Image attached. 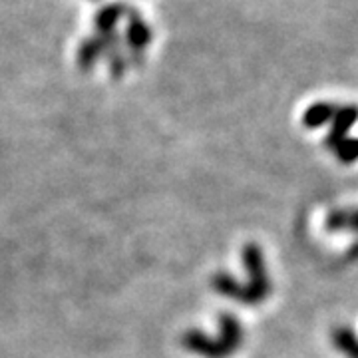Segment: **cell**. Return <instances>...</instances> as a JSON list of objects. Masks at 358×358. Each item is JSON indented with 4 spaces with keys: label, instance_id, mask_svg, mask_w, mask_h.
<instances>
[{
    "label": "cell",
    "instance_id": "1",
    "mask_svg": "<svg viewBox=\"0 0 358 358\" xmlns=\"http://www.w3.org/2000/svg\"><path fill=\"white\" fill-rule=\"evenodd\" d=\"M358 122V106L350 103V106H341L336 108L333 115V126H331V134L327 136V148L333 150L338 141H343L348 134V129L352 128Z\"/></svg>",
    "mask_w": 358,
    "mask_h": 358
},
{
    "label": "cell",
    "instance_id": "2",
    "mask_svg": "<svg viewBox=\"0 0 358 358\" xmlns=\"http://www.w3.org/2000/svg\"><path fill=\"white\" fill-rule=\"evenodd\" d=\"M336 108H338V106H334V103L331 102L313 103L307 112H305V115H303V124L310 129L320 128V126H324L327 122H331V120H333Z\"/></svg>",
    "mask_w": 358,
    "mask_h": 358
},
{
    "label": "cell",
    "instance_id": "3",
    "mask_svg": "<svg viewBox=\"0 0 358 358\" xmlns=\"http://www.w3.org/2000/svg\"><path fill=\"white\" fill-rule=\"evenodd\" d=\"M333 343L346 358H358V338L346 327H338L333 331Z\"/></svg>",
    "mask_w": 358,
    "mask_h": 358
},
{
    "label": "cell",
    "instance_id": "4",
    "mask_svg": "<svg viewBox=\"0 0 358 358\" xmlns=\"http://www.w3.org/2000/svg\"><path fill=\"white\" fill-rule=\"evenodd\" d=\"M327 229H350L358 233V209H355V211H333V213L329 215V219H327Z\"/></svg>",
    "mask_w": 358,
    "mask_h": 358
},
{
    "label": "cell",
    "instance_id": "5",
    "mask_svg": "<svg viewBox=\"0 0 358 358\" xmlns=\"http://www.w3.org/2000/svg\"><path fill=\"white\" fill-rule=\"evenodd\" d=\"M150 38H152L150 26L145 24L143 20H140L138 16H134L128 28V42L134 46V50H143Z\"/></svg>",
    "mask_w": 358,
    "mask_h": 358
},
{
    "label": "cell",
    "instance_id": "6",
    "mask_svg": "<svg viewBox=\"0 0 358 358\" xmlns=\"http://www.w3.org/2000/svg\"><path fill=\"white\" fill-rule=\"evenodd\" d=\"M124 16V6L120 4H112V6H106L102 13L98 14L96 18V24L100 28V32L103 34H110V30L117 24V20Z\"/></svg>",
    "mask_w": 358,
    "mask_h": 358
},
{
    "label": "cell",
    "instance_id": "7",
    "mask_svg": "<svg viewBox=\"0 0 358 358\" xmlns=\"http://www.w3.org/2000/svg\"><path fill=\"white\" fill-rule=\"evenodd\" d=\"M333 152L338 155V159H341L343 164H346V166L355 164L358 159V138H348V136H346L345 140L338 141V143L334 145Z\"/></svg>",
    "mask_w": 358,
    "mask_h": 358
}]
</instances>
